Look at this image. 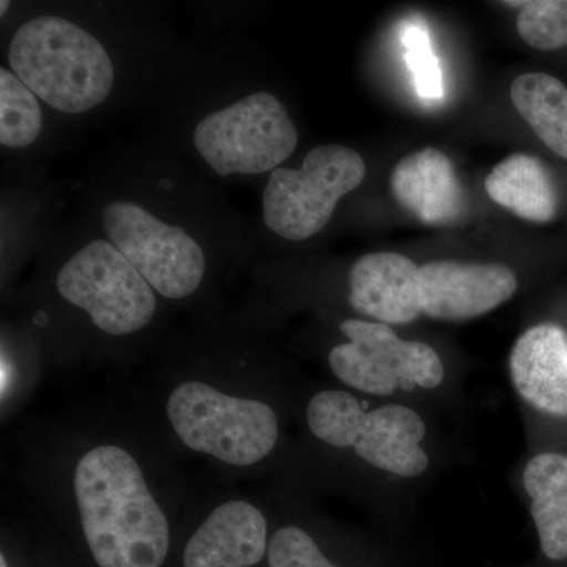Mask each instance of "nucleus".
Segmentation results:
<instances>
[{
    "label": "nucleus",
    "instance_id": "f257e3e1",
    "mask_svg": "<svg viewBox=\"0 0 567 567\" xmlns=\"http://www.w3.org/2000/svg\"><path fill=\"white\" fill-rule=\"evenodd\" d=\"M177 458L133 412H76L22 439L20 475L84 567H174L192 494Z\"/></svg>",
    "mask_w": 567,
    "mask_h": 567
},
{
    "label": "nucleus",
    "instance_id": "f03ea898",
    "mask_svg": "<svg viewBox=\"0 0 567 567\" xmlns=\"http://www.w3.org/2000/svg\"><path fill=\"white\" fill-rule=\"evenodd\" d=\"M137 415L178 462H205L229 480H248L274 458L281 413L248 364L193 365L147 385Z\"/></svg>",
    "mask_w": 567,
    "mask_h": 567
},
{
    "label": "nucleus",
    "instance_id": "7ed1b4c3",
    "mask_svg": "<svg viewBox=\"0 0 567 567\" xmlns=\"http://www.w3.org/2000/svg\"><path fill=\"white\" fill-rule=\"evenodd\" d=\"M9 62L37 96L65 114L100 106L114 87V65L103 44L65 18L24 22L11 39Z\"/></svg>",
    "mask_w": 567,
    "mask_h": 567
},
{
    "label": "nucleus",
    "instance_id": "20e7f679",
    "mask_svg": "<svg viewBox=\"0 0 567 567\" xmlns=\"http://www.w3.org/2000/svg\"><path fill=\"white\" fill-rule=\"evenodd\" d=\"M309 434L331 450L353 451L365 464L402 477H415L429 466L421 447L425 424L415 410L383 405L368 412L344 390H322L306 405Z\"/></svg>",
    "mask_w": 567,
    "mask_h": 567
},
{
    "label": "nucleus",
    "instance_id": "39448f33",
    "mask_svg": "<svg viewBox=\"0 0 567 567\" xmlns=\"http://www.w3.org/2000/svg\"><path fill=\"white\" fill-rule=\"evenodd\" d=\"M55 292L110 338L142 333L158 312L151 284L106 240L91 241L62 265Z\"/></svg>",
    "mask_w": 567,
    "mask_h": 567
},
{
    "label": "nucleus",
    "instance_id": "423d86ee",
    "mask_svg": "<svg viewBox=\"0 0 567 567\" xmlns=\"http://www.w3.org/2000/svg\"><path fill=\"white\" fill-rule=\"evenodd\" d=\"M360 153L341 144L319 145L300 169L270 174L262 197L264 221L284 240L303 241L330 223L339 200L363 183Z\"/></svg>",
    "mask_w": 567,
    "mask_h": 567
},
{
    "label": "nucleus",
    "instance_id": "0eeeda50",
    "mask_svg": "<svg viewBox=\"0 0 567 567\" xmlns=\"http://www.w3.org/2000/svg\"><path fill=\"white\" fill-rule=\"evenodd\" d=\"M196 151L216 174H264L278 169L298 145L286 106L268 92L251 93L212 112L193 136Z\"/></svg>",
    "mask_w": 567,
    "mask_h": 567
},
{
    "label": "nucleus",
    "instance_id": "6e6552de",
    "mask_svg": "<svg viewBox=\"0 0 567 567\" xmlns=\"http://www.w3.org/2000/svg\"><path fill=\"white\" fill-rule=\"evenodd\" d=\"M271 520L262 505L238 491L189 499L174 567H268Z\"/></svg>",
    "mask_w": 567,
    "mask_h": 567
},
{
    "label": "nucleus",
    "instance_id": "1a4fd4ad",
    "mask_svg": "<svg viewBox=\"0 0 567 567\" xmlns=\"http://www.w3.org/2000/svg\"><path fill=\"white\" fill-rule=\"evenodd\" d=\"M102 223L111 244L159 297L188 300L203 286L207 274L204 249L182 227L164 223L130 200L107 204Z\"/></svg>",
    "mask_w": 567,
    "mask_h": 567
},
{
    "label": "nucleus",
    "instance_id": "9d476101",
    "mask_svg": "<svg viewBox=\"0 0 567 567\" xmlns=\"http://www.w3.org/2000/svg\"><path fill=\"white\" fill-rule=\"evenodd\" d=\"M339 331L347 341L330 350L328 365L346 386L390 395L398 390H434L445 379V365L431 346L404 341L390 324L349 319Z\"/></svg>",
    "mask_w": 567,
    "mask_h": 567
},
{
    "label": "nucleus",
    "instance_id": "9b49d317",
    "mask_svg": "<svg viewBox=\"0 0 567 567\" xmlns=\"http://www.w3.org/2000/svg\"><path fill=\"white\" fill-rule=\"evenodd\" d=\"M423 312L440 320H468L494 311L517 290V276L503 264L435 260L420 267Z\"/></svg>",
    "mask_w": 567,
    "mask_h": 567
},
{
    "label": "nucleus",
    "instance_id": "f8f14e48",
    "mask_svg": "<svg viewBox=\"0 0 567 567\" xmlns=\"http://www.w3.org/2000/svg\"><path fill=\"white\" fill-rule=\"evenodd\" d=\"M353 311L385 324H404L423 315L420 267L395 252L364 254L349 271Z\"/></svg>",
    "mask_w": 567,
    "mask_h": 567
},
{
    "label": "nucleus",
    "instance_id": "ddd939ff",
    "mask_svg": "<svg viewBox=\"0 0 567 567\" xmlns=\"http://www.w3.org/2000/svg\"><path fill=\"white\" fill-rule=\"evenodd\" d=\"M394 199L427 226H450L466 212V196L450 156L423 148L405 156L390 178Z\"/></svg>",
    "mask_w": 567,
    "mask_h": 567
},
{
    "label": "nucleus",
    "instance_id": "4468645a",
    "mask_svg": "<svg viewBox=\"0 0 567 567\" xmlns=\"http://www.w3.org/2000/svg\"><path fill=\"white\" fill-rule=\"evenodd\" d=\"M517 393L539 412L567 416V331L555 323L529 328L509 357Z\"/></svg>",
    "mask_w": 567,
    "mask_h": 567
},
{
    "label": "nucleus",
    "instance_id": "2eb2a0df",
    "mask_svg": "<svg viewBox=\"0 0 567 567\" xmlns=\"http://www.w3.org/2000/svg\"><path fill=\"white\" fill-rule=\"evenodd\" d=\"M486 192L495 204L527 221H554L558 193L547 167L535 156L516 153L496 164L487 175Z\"/></svg>",
    "mask_w": 567,
    "mask_h": 567
},
{
    "label": "nucleus",
    "instance_id": "dca6fc26",
    "mask_svg": "<svg viewBox=\"0 0 567 567\" xmlns=\"http://www.w3.org/2000/svg\"><path fill=\"white\" fill-rule=\"evenodd\" d=\"M525 491L532 496V516L547 558H567V456L544 453L525 466Z\"/></svg>",
    "mask_w": 567,
    "mask_h": 567
},
{
    "label": "nucleus",
    "instance_id": "f3484780",
    "mask_svg": "<svg viewBox=\"0 0 567 567\" xmlns=\"http://www.w3.org/2000/svg\"><path fill=\"white\" fill-rule=\"evenodd\" d=\"M511 102L536 136L567 159V87L547 73H524L511 84Z\"/></svg>",
    "mask_w": 567,
    "mask_h": 567
},
{
    "label": "nucleus",
    "instance_id": "a211bd4d",
    "mask_svg": "<svg viewBox=\"0 0 567 567\" xmlns=\"http://www.w3.org/2000/svg\"><path fill=\"white\" fill-rule=\"evenodd\" d=\"M43 112L35 93L13 73L0 70V144L25 148L39 140Z\"/></svg>",
    "mask_w": 567,
    "mask_h": 567
},
{
    "label": "nucleus",
    "instance_id": "6ab92c4d",
    "mask_svg": "<svg viewBox=\"0 0 567 567\" xmlns=\"http://www.w3.org/2000/svg\"><path fill=\"white\" fill-rule=\"evenodd\" d=\"M0 567H84L58 533L43 522L37 535L2 529Z\"/></svg>",
    "mask_w": 567,
    "mask_h": 567
},
{
    "label": "nucleus",
    "instance_id": "aec40b11",
    "mask_svg": "<svg viewBox=\"0 0 567 567\" xmlns=\"http://www.w3.org/2000/svg\"><path fill=\"white\" fill-rule=\"evenodd\" d=\"M520 39L539 51L567 47V0L525 2L517 18Z\"/></svg>",
    "mask_w": 567,
    "mask_h": 567
},
{
    "label": "nucleus",
    "instance_id": "412c9836",
    "mask_svg": "<svg viewBox=\"0 0 567 567\" xmlns=\"http://www.w3.org/2000/svg\"><path fill=\"white\" fill-rule=\"evenodd\" d=\"M268 567H344L336 563L317 537L298 524H271Z\"/></svg>",
    "mask_w": 567,
    "mask_h": 567
},
{
    "label": "nucleus",
    "instance_id": "4be33fe9",
    "mask_svg": "<svg viewBox=\"0 0 567 567\" xmlns=\"http://www.w3.org/2000/svg\"><path fill=\"white\" fill-rule=\"evenodd\" d=\"M401 41L406 50V62L415 80L416 91L423 99L436 100L443 95L442 71L432 52L431 39L424 22L406 21L402 24Z\"/></svg>",
    "mask_w": 567,
    "mask_h": 567
}]
</instances>
